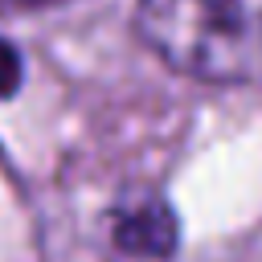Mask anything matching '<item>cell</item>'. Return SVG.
<instances>
[{
	"label": "cell",
	"mask_w": 262,
	"mask_h": 262,
	"mask_svg": "<svg viewBox=\"0 0 262 262\" xmlns=\"http://www.w3.org/2000/svg\"><path fill=\"white\" fill-rule=\"evenodd\" d=\"M16 82H20V57H16V49L8 41H0V98L12 94Z\"/></svg>",
	"instance_id": "3"
},
{
	"label": "cell",
	"mask_w": 262,
	"mask_h": 262,
	"mask_svg": "<svg viewBox=\"0 0 262 262\" xmlns=\"http://www.w3.org/2000/svg\"><path fill=\"white\" fill-rule=\"evenodd\" d=\"M135 29L156 57L188 78H262V0H139Z\"/></svg>",
	"instance_id": "1"
},
{
	"label": "cell",
	"mask_w": 262,
	"mask_h": 262,
	"mask_svg": "<svg viewBox=\"0 0 262 262\" xmlns=\"http://www.w3.org/2000/svg\"><path fill=\"white\" fill-rule=\"evenodd\" d=\"M115 237L135 258H168L176 246V225H172V213L151 201V205H139L131 217H123Z\"/></svg>",
	"instance_id": "2"
}]
</instances>
